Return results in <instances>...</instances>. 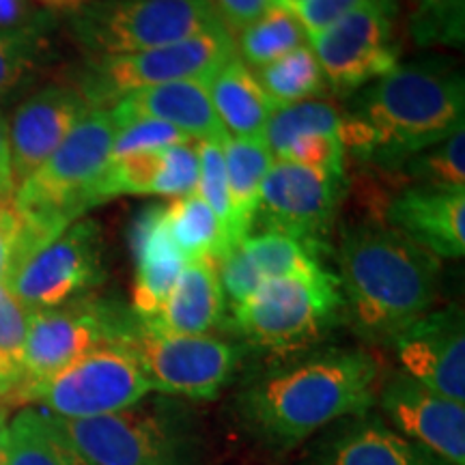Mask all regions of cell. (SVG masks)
<instances>
[{"label":"cell","mask_w":465,"mask_h":465,"mask_svg":"<svg viewBox=\"0 0 465 465\" xmlns=\"http://www.w3.org/2000/svg\"><path fill=\"white\" fill-rule=\"evenodd\" d=\"M465 80L452 61H414L366 84L342 114L345 155L364 166L397 173L407 160L461 130Z\"/></svg>","instance_id":"cell-1"},{"label":"cell","mask_w":465,"mask_h":465,"mask_svg":"<svg viewBox=\"0 0 465 465\" xmlns=\"http://www.w3.org/2000/svg\"><path fill=\"white\" fill-rule=\"evenodd\" d=\"M380 364L364 349H328L265 375L240 399L243 420L276 446H291L377 403Z\"/></svg>","instance_id":"cell-2"},{"label":"cell","mask_w":465,"mask_h":465,"mask_svg":"<svg viewBox=\"0 0 465 465\" xmlns=\"http://www.w3.org/2000/svg\"><path fill=\"white\" fill-rule=\"evenodd\" d=\"M341 293L353 330L371 342H391L431 311L440 259L386 224L342 232Z\"/></svg>","instance_id":"cell-3"},{"label":"cell","mask_w":465,"mask_h":465,"mask_svg":"<svg viewBox=\"0 0 465 465\" xmlns=\"http://www.w3.org/2000/svg\"><path fill=\"white\" fill-rule=\"evenodd\" d=\"M116 130L110 110H89L61 147L17 185L11 203L22 218V231L7 274L95 207L93 190L113 155Z\"/></svg>","instance_id":"cell-4"},{"label":"cell","mask_w":465,"mask_h":465,"mask_svg":"<svg viewBox=\"0 0 465 465\" xmlns=\"http://www.w3.org/2000/svg\"><path fill=\"white\" fill-rule=\"evenodd\" d=\"M345 308L336 274L319 278H267L252 298L232 311V325L250 345L276 353L311 347Z\"/></svg>","instance_id":"cell-5"},{"label":"cell","mask_w":465,"mask_h":465,"mask_svg":"<svg viewBox=\"0 0 465 465\" xmlns=\"http://www.w3.org/2000/svg\"><path fill=\"white\" fill-rule=\"evenodd\" d=\"M151 388L132 347L102 345L37 386L17 388L9 405L37 403L56 418H95L138 405Z\"/></svg>","instance_id":"cell-6"},{"label":"cell","mask_w":465,"mask_h":465,"mask_svg":"<svg viewBox=\"0 0 465 465\" xmlns=\"http://www.w3.org/2000/svg\"><path fill=\"white\" fill-rule=\"evenodd\" d=\"M138 317L116 302L78 298L28 315L25 375L17 388L37 386L102 345H130ZM15 388V391H17Z\"/></svg>","instance_id":"cell-7"},{"label":"cell","mask_w":465,"mask_h":465,"mask_svg":"<svg viewBox=\"0 0 465 465\" xmlns=\"http://www.w3.org/2000/svg\"><path fill=\"white\" fill-rule=\"evenodd\" d=\"M237 54L232 35L216 25L194 37L132 54L100 56L93 61L83 95L93 108L119 102L127 93L177 83L212 80Z\"/></svg>","instance_id":"cell-8"},{"label":"cell","mask_w":465,"mask_h":465,"mask_svg":"<svg viewBox=\"0 0 465 465\" xmlns=\"http://www.w3.org/2000/svg\"><path fill=\"white\" fill-rule=\"evenodd\" d=\"M75 14V35L100 56L160 48L218 25L207 0H104Z\"/></svg>","instance_id":"cell-9"},{"label":"cell","mask_w":465,"mask_h":465,"mask_svg":"<svg viewBox=\"0 0 465 465\" xmlns=\"http://www.w3.org/2000/svg\"><path fill=\"white\" fill-rule=\"evenodd\" d=\"M130 347L151 392L212 401L231 381L243 347L209 334H171L138 317Z\"/></svg>","instance_id":"cell-10"},{"label":"cell","mask_w":465,"mask_h":465,"mask_svg":"<svg viewBox=\"0 0 465 465\" xmlns=\"http://www.w3.org/2000/svg\"><path fill=\"white\" fill-rule=\"evenodd\" d=\"M106 278L100 224L80 220L5 276V287L28 312L67 304Z\"/></svg>","instance_id":"cell-11"},{"label":"cell","mask_w":465,"mask_h":465,"mask_svg":"<svg viewBox=\"0 0 465 465\" xmlns=\"http://www.w3.org/2000/svg\"><path fill=\"white\" fill-rule=\"evenodd\" d=\"M52 418L86 465L182 463V429L164 410L134 405L95 418Z\"/></svg>","instance_id":"cell-12"},{"label":"cell","mask_w":465,"mask_h":465,"mask_svg":"<svg viewBox=\"0 0 465 465\" xmlns=\"http://www.w3.org/2000/svg\"><path fill=\"white\" fill-rule=\"evenodd\" d=\"M345 190V174L274 160L261 183L252 226L323 243Z\"/></svg>","instance_id":"cell-13"},{"label":"cell","mask_w":465,"mask_h":465,"mask_svg":"<svg viewBox=\"0 0 465 465\" xmlns=\"http://www.w3.org/2000/svg\"><path fill=\"white\" fill-rule=\"evenodd\" d=\"M308 42L322 67L325 84L339 95H351L399 65L388 14L375 0L312 35Z\"/></svg>","instance_id":"cell-14"},{"label":"cell","mask_w":465,"mask_h":465,"mask_svg":"<svg viewBox=\"0 0 465 465\" xmlns=\"http://www.w3.org/2000/svg\"><path fill=\"white\" fill-rule=\"evenodd\" d=\"M405 375L441 397L465 401V323L461 308L429 311L392 341Z\"/></svg>","instance_id":"cell-15"},{"label":"cell","mask_w":465,"mask_h":465,"mask_svg":"<svg viewBox=\"0 0 465 465\" xmlns=\"http://www.w3.org/2000/svg\"><path fill=\"white\" fill-rule=\"evenodd\" d=\"M381 407L401 433L449 465H465V407L407 375L380 388Z\"/></svg>","instance_id":"cell-16"},{"label":"cell","mask_w":465,"mask_h":465,"mask_svg":"<svg viewBox=\"0 0 465 465\" xmlns=\"http://www.w3.org/2000/svg\"><path fill=\"white\" fill-rule=\"evenodd\" d=\"M93 110L83 91L48 86L15 110L9 125L11 166L15 188L37 171Z\"/></svg>","instance_id":"cell-17"},{"label":"cell","mask_w":465,"mask_h":465,"mask_svg":"<svg viewBox=\"0 0 465 465\" xmlns=\"http://www.w3.org/2000/svg\"><path fill=\"white\" fill-rule=\"evenodd\" d=\"M383 223L438 259L465 254V190L407 185L392 196Z\"/></svg>","instance_id":"cell-18"},{"label":"cell","mask_w":465,"mask_h":465,"mask_svg":"<svg viewBox=\"0 0 465 465\" xmlns=\"http://www.w3.org/2000/svg\"><path fill=\"white\" fill-rule=\"evenodd\" d=\"M110 113L116 127L138 119H153L177 127L199 143L226 138L209 97V80H177L132 91L121 97Z\"/></svg>","instance_id":"cell-19"},{"label":"cell","mask_w":465,"mask_h":465,"mask_svg":"<svg viewBox=\"0 0 465 465\" xmlns=\"http://www.w3.org/2000/svg\"><path fill=\"white\" fill-rule=\"evenodd\" d=\"M130 240L136 257L132 311L136 317L149 319L164 304L185 265V257L168 232L166 205L144 209L132 226Z\"/></svg>","instance_id":"cell-20"},{"label":"cell","mask_w":465,"mask_h":465,"mask_svg":"<svg viewBox=\"0 0 465 465\" xmlns=\"http://www.w3.org/2000/svg\"><path fill=\"white\" fill-rule=\"evenodd\" d=\"M226 298L218 278L216 259L185 261L182 274L153 317L144 319L171 334H207L223 322Z\"/></svg>","instance_id":"cell-21"},{"label":"cell","mask_w":465,"mask_h":465,"mask_svg":"<svg viewBox=\"0 0 465 465\" xmlns=\"http://www.w3.org/2000/svg\"><path fill=\"white\" fill-rule=\"evenodd\" d=\"M209 97L226 136L263 138L267 121L274 113V104L240 56H232L209 80Z\"/></svg>","instance_id":"cell-22"},{"label":"cell","mask_w":465,"mask_h":465,"mask_svg":"<svg viewBox=\"0 0 465 465\" xmlns=\"http://www.w3.org/2000/svg\"><path fill=\"white\" fill-rule=\"evenodd\" d=\"M315 465H433L429 452L416 449L377 418L347 427L323 444Z\"/></svg>","instance_id":"cell-23"},{"label":"cell","mask_w":465,"mask_h":465,"mask_svg":"<svg viewBox=\"0 0 465 465\" xmlns=\"http://www.w3.org/2000/svg\"><path fill=\"white\" fill-rule=\"evenodd\" d=\"M226 183L232 212V242L240 243L252 232L259 192L274 155L263 138H231L223 141Z\"/></svg>","instance_id":"cell-24"},{"label":"cell","mask_w":465,"mask_h":465,"mask_svg":"<svg viewBox=\"0 0 465 465\" xmlns=\"http://www.w3.org/2000/svg\"><path fill=\"white\" fill-rule=\"evenodd\" d=\"M5 450L7 465H86L58 431L54 418L33 407L5 424Z\"/></svg>","instance_id":"cell-25"},{"label":"cell","mask_w":465,"mask_h":465,"mask_svg":"<svg viewBox=\"0 0 465 465\" xmlns=\"http://www.w3.org/2000/svg\"><path fill=\"white\" fill-rule=\"evenodd\" d=\"M242 248L259 274L267 278H319L328 272L322 263L323 243L298 240L276 231H261L242 240Z\"/></svg>","instance_id":"cell-26"},{"label":"cell","mask_w":465,"mask_h":465,"mask_svg":"<svg viewBox=\"0 0 465 465\" xmlns=\"http://www.w3.org/2000/svg\"><path fill=\"white\" fill-rule=\"evenodd\" d=\"M166 226L185 261L201 257L218 261L226 252L223 224L196 192L168 203Z\"/></svg>","instance_id":"cell-27"},{"label":"cell","mask_w":465,"mask_h":465,"mask_svg":"<svg viewBox=\"0 0 465 465\" xmlns=\"http://www.w3.org/2000/svg\"><path fill=\"white\" fill-rule=\"evenodd\" d=\"M254 78L274 108L308 102L311 97L328 91L315 52L308 45H302L270 65L257 69Z\"/></svg>","instance_id":"cell-28"},{"label":"cell","mask_w":465,"mask_h":465,"mask_svg":"<svg viewBox=\"0 0 465 465\" xmlns=\"http://www.w3.org/2000/svg\"><path fill=\"white\" fill-rule=\"evenodd\" d=\"M306 33L287 7L272 5L257 22L243 28L235 50L250 69H261L304 45Z\"/></svg>","instance_id":"cell-29"},{"label":"cell","mask_w":465,"mask_h":465,"mask_svg":"<svg viewBox=\"0 0 465 465\" xmlns=\"http://www.w3.org/2000/svg\"><path fill=\"white\" fill-rule=\"evenodd\" d=\"M410 185L440 190H465V130L420 151L399 168Z\"/></svg>","instance_id":"cell-30"},{"label":"cell","mask_w":465,"mask_h":465,"mask_svg":"<svg viewBox=\"0 0 465 465\" xmlns=\"http://www.w3.org/2000/svg\"><path fill=\"white\" fill-rule=\"evenodd\" d=\"M164 149L110 158L106 171L97 179L93 199L95 205L116 196H155L158 179L164 164Z\"/></svg>","instance_id":"cell-31"},{"label":"cell","mask_w":465,"mask_h":465,"mask_svg":"<svg viewBox=\"0 0 465 465\" xmlns=\"http://www.w3.org/2000/svg\"><path fill=\"white\" fill-rule=\"evenodd\" d=\"M341 119L342 114L332 104L319 100L281 106L274 108L270 121H267L263 141L270 147L272 155L278 158L289 143L304 136V134H336L339 136Z\"/></svg>","instance_id":"cell-32"},{"label":"cell","mask_w":465,"mask_h":465,"mask_svg":"<svg viewBox=\"0 0 465 465\" xmlns=\"http://www.w3.org/2000/svg\"><path fill=\"white\" fill-rule=\"evenodd\" d=\"M28 315L31 312L0 284V401L15 391L25 375Z\"/></svg>","instance_id":"cell-33"},{"label":"cell","mask_w":465,"mask_h":465,"mask_svg":"<svg viewBox=\"0 0 465 465\" xmlns=\"http://www.w3.org/2000/svg\"><path fill=\"white\" fill-rule=\"evenodd\" d=\"M410 33L418 45H461L465 0H410Z\"/></svg>","instance_id":"cell-34"},{"label":"cell","mask_w":465,"mask_h":465,"mask_svg":"<svg viewBox=\"0 0 465 465\" xmlns=\"http://www.w3.org/2000/svg\"><path fill=\"white\" fill-rule=\"evenodd\" d=\"M201 173L196 194L212 207L224 231L226 250L235 246L232 242V212L229 201V183H226V166L223 153V141H201L199 143Z\"/></svg>","instance_id":"cell-35"},{"label":"cell","mask_w":465,"mask_h":465,"mask_svg":"<svg viewBox=\"0 0 465 465\" xmlns=\"http://www.w3.org/2000/svg\"><path fill=\"white\" fill-rule=\"evenodd\" d=\"M188 134H183L177 127L162 124L153 119H138L130 124L121 125L116 130L113 155L110 158H121V155L143 153V151H162L168 147H177V144L192 143Z\"/></svg>","instance_id":"cell-36"},{"label":"cell","mask_w":465,"mask_h":465,"mask_svg":"<svg viewBox=\"0 0 465 465\" xmlns=\"http://www.w3.org/2000/svg\"><path fill=\"white\" fill-rule=\"evenodd\" d=\"M162 155H164V164H162L155 196L179 199V196L194 194L201 173L199 141L168 147Z\"/></svg>","instance_id":"cell-37"},{"label":"cell","mask_w":465,"mask_h":465,"mask_svg":"<svg viewBox=\"0 0 465 465\" xmlns=\"http://www.w3.org/2000/svg\"><path fill=\"white\" fill-rule=\"evenodd\" d=\"M274 160H287L300 166L317 168V171L345 174V149L336 134H304L289 143Z\"/></svg>","instance_id":"cell-38"},{"label":"cell","mask_w":465,"mask_h":465,"mask_svg":"<svg viewBox=\"0 0 465 465\" xmlns=\"http://www.w3.org/2000/svg\"><path fill=\"white\" fill-rule=\"evenodd\" d=\"M42 26L25 31H0V95L14 89L37 56Z\"/></svg>","instance_id":"cell-39"},{"label":"cell","mask_w":465,"mask_h":465,"mask_svg":"<svg viewBox=\"0 0 465 465\" xmlns=\"http://www.w3.org/2000/svg\"><path fill=\"white\" fill-rule=\"evenodd\" d=\"M216 267L224 298L231 300L232 308L252 298L254 291L263 284V276L259 274V270L250 261L242 243H235V246L226 250L223 257L216 261Z\"/></svg>","instance_id":"cell-40"},{"label":"cell","mask_w":465,"mask_h":465,"mask_svg":"<svg viewBox=\"0 0 465 465\" xmlns=\"http://www.w3.org/2000/svg\"><path fill=\"white\" fill-rule=\"evenodd\" d=\"M371 0H302L300 5L289 11L298 17L308 37L323 33L325 28L334 26L336 22L362 7Z\"/></svg>","instance_id":"cell-41"},{"label":"cell","mask_w":465,"mask_h":465,"mask_svg":"<svg viewBox=\"0 0 465 465\" xmlns=\"http://www.w3.org/2000/svg\"><path fill=\"white\" fill-rule=\"evenodd\" d=\"M207 3L212 5L218 25L226 33L240 35L270 9L274 0H207Z\"/></svg>","instance_id":"cell-42"},{"label":"cell","mask_w":465,"mask_h":465,"mask_svg":"<svg viewBox=\"0 0 465 465\" xmlns=\"http://www.w3.org/2000/svg\"><path fill=\"white\" fill-rule=\"evenodd\" d=\"M22 218L11 199H0V284L7 276L11 257H14L17 240H20Z\"/></svg>","instance_id":"cell-43"},{"label":"cell","mask_w":465,"mask_h":465,"mask_svg":"<svg viewBox=\"0 0 465 465\" xmlns=\"http://www.w3.org/2000/svg\"><path fill=\"white\" fill-rule=\"evenodd\" d=\"M42 26L28 0H0V31H25Z\"/></svg>","instance_id":"cell-44"},{"label":"cell","mask_w":465,"mask_h":465,"mask_svg":"<svg viewBox=\"0 0 465 465\" xmlns=\"http://www.w3.org/2000/svg\"><path fill=\"white\" fill-rule=\"evenodd\" d=\"M15 192L14 166H11V144H9V125L0 116V199H9Z\"/></svg>","instance_id":"cell-45"},{"label":"cell","mask_w":465,"mask_h":465,"mask_svg":"<svg viewBox=\"0 0 465 465\" xmlns=\"http://www.w3.org/2000/svg\"><path fill=\"white\" fill-rule=\"evenodd\" d=\"M39 3L44 5L45 9H52V11H80L84 9V3L86 0H39Z\"/></svg>","instance_id":"cell-46"},{"label":"cell","mask_w":465,"mask_h":465,"mask_svg":"<svg viewBox=\"0 0 465 465\" xmlns=\"http://www.w3.org/2000/svg\"><path fill=\"white\" fill-rule=\"evenodd\" d=\"M375 3L380 5V7L386 11V14H392L394 7H397V0H375Z\"/></svg>","instance_id":"cell-47"},{"label":"cell","mask_w":465,"mask_h":465,"mask_svg":"<svg viewBox=\"0 0 465 465\" xmlns=\"http://www.w3.org/2000/svg\"><path fill=\"white\" fill-rule=\"evenodd\" d=\"M0 465H7V450H5V431L0 435Z\"/></svg>","instance_id":"cell-48"},{"label":"cell","mask_w":465,"mask_h":465,"mask_svg":"<svg viewBox=\"0 0 465 465\" xmlns=\"http://www.w3.org/2000/svg\"><path fill=\"white\" fill-rule=\"evenodd\" d=\"M302 0H274V5H281V7H287V9H291V7H295V5H300Z\"/></svg>","instance_id":"cell-49"},{"label":"cell","mask_w":465,"mask_h":465,"mask_svg":"<svg viewBox=\"0 0 465 465\" xmlns=\"http://www.w3.org/2000/svg\"><path fill=\"white\" fill-rule=\"evenodd\" d=\"M3 431H5V420H3V416H0V435H3Z\"/></svg>","instance_id":"cell-50"}]
</instances>
